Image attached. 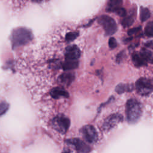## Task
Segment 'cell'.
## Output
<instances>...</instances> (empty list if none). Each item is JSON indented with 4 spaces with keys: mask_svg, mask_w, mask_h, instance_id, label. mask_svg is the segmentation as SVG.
Listing matches in <instances>:
<instances>
[{
    "mask_svg": "<svg viewBox=\"0 0 153 153\" xmlns=\"http://www.w3.org/2000/svg\"><path fill=\"white\" fill-rule=\"evenodd\" d=\"M142 115L141 104L136 99H130L126 103V117L130 124L136 123Z\"/></svg>",
    "mask_w": 153,
    "mask_h": 153,
    "instance_id": "obj_1",
    "label": "cell"
},
{
    "mask_svg": "<svg viewBox=\"0 0 153 153\" xmlns=\"http://www.w3.org/2000/svg\"><path fill=\"white\" fill-rule=\"evenodd\" d=\"M32 34L30 30L20 27L15 29L12 32L11 42L13 47H17L28 43L32 39Z\"/></svg>",
    "mask_w": 153,
    "mask_h": 153,
    "instance_id": "obj_2",
    "label": "cell"
},
{
    "mask_svg": "<svg viewBox=\"0 0 153 153\" xmlns=\"http://www.w3.org/2000/svg\"><path fill=\"white\" fill-rule=\"evenodd\" d=\"M53 128L61 134H65L70 126V120L64 115H57L55 116L51 121Z\"/></svg>",
    "mask_w": 153,
    "mask_h": 153,
    "instance_id": "obj_3",
    "label": "cell"
},
{
    "mask_svg": "<svg viewBox=\"0 0 153 153\" xmlns=\"http://www.w3.org/2000/svg\"><path fill=\"white\" fill-rule=\"evenodd\" d=\"M97 22L103 27L107 35H111L116 32L117 29V23L110 16L102 15L98 18Z\"/></svg>",
    "mask_w": 153,
    "mask_h": 153,
    "instance_id": "obj_4",
    "label": "cell"
},
{
    "mask_svg": "<svg viewBox=\"0 0 153 153\" xmlns=\"http://www.w3.org/2000/svg\"><path fill=\"white\" fill-rule=\"evenodd\" d=\"M136 89L142 96H148L153 91V81L146 78H140L136 82Z\"/></svg>",
    "mask_w": 153,
    "mask_h": 153,
    "instance_id": "obj_5",
    "label": "cell"
},
{
    "mask_svg": "<svg viewBox=\"0 0 153 153\" xmlns=\"http://www.w3.org/2000/svg\"><path fill=\"white\" fill-rule=\"evenodd\" d=\"M81 133L84 139L90 143H95L97 139L98 135L95 128L91 125H86L81 129Z\"/></svg>",
    "mask_w": 153,
    "mask_h": 153,
    "instance_id": "obj_6",
    "label": "cell"
},
{
    "mask_svg": "<svg viewBox=\"0 0 153 153\" xmlns=\"http://www.w3.org/2000/svg\"><path fill=\"white\" fill-rule=\"evenodd\" d=\"M66 142L68 143L74 145L77 152L79 153H88L91 151V148L84 142L79 139H71L67 140Z\"/></svg>",
    "mask_w": 153,
    "mask_h": 153,
    "instance_id": "obj_7",
    "label": "cell"
},
{
    "mask_svg": "<svg viewBox=\"0 0 153 153\" xmlns=\"http://www.w3.org/2000/svg\"><path fill=\"white\" fill-rule=\"evenodd\" d=\"M123 117L118 114H113L109 116L107 119L104 121L103 124V128L105 130H109L118 123L121 121Z\"/></svg>",
    "mask_w": 153,
    "mask_h": 153,
    "instance_id": "obj_8",
    "label": "cell"
},
{
    "mask_svg": "<svg viewBox=\"0 0 153 153\" xmlns=\"http://www.w3.org/2000/svg\"><path fill=\"white\" fill-rule=\"evenodd\" d=\"M49 96L54 100L68 98L69 93L62 87H55L52 88L49 91Z\"/></svg>",
    "mask_w": 153,
    "mask_h": 153,
    "instance_id": "obj_9",
    "label": "cell"
},
{
    "mask_svg": "<svg viewBox=\"0 0 153 153\" xmlns=\"http://www.w3.org/2000/svg\"><path fill=\"white\" fill-rule=\"evenodd\" d=\"M150 17V11L145 7L140 8V20L142 22H145Z\"/></svg>",
    "mask_w": 153,
    "mask_h": 153,
    "instance_id": "obj_10",
    "label": "cell"
},
{
    "mask_svg": "<svg viewBox=\"0 0 153 153\" xmlns=\"http://www.w3.org/2000/svg\"><path fill=\"white\" fill-rule=\"evenodd\" d=\"M134 22V18L131 16H128L124 17V18L122 20V25L124 27H128L133 24Z\"/></svg>",
    "mask_w": 153,
    "mask_h": 153,
    "instance_id": "obj_11",
    "label": "cell"
},
{
    "mask_svg": "<svg viewBox=\"0 0 153 153\" xmlns=\"http://www.w3.org/2000/svg\"><path fill=\"white\" fill-rule=\"evenodd\" d=\"M145 34L148 36H153V21L148 22L145 28Z\"/></svg>",
    "mask_w": 153,
    "mask_h": 153,
    "instance_id": "obj_12",
    "label": "cell"
},
{
    "mask_svg": "<svg viewBox=\"0 0 153 153\" xmlns=\"http://www.w3.org/2000/svg\"><path fill=\"white\" fill-rule=\"evenodd\" d=\"M9 108V105L5 102H0V115H3L6 112Z\"/></svg>",
    "mask_w": 153,
    "mask_h": 153,
    "instance_id": "obj_13",
    "label": "cell"
},
{
    "mask_svg": "<svg viewBox=\"0 0 153 153\" xmlns=\"http://www.w3.org/2000/svg\"><path fill=\"white\" fill-rule=\"evenodd\" d=\"M108 44H109V47L111 48H114L117 47V41L116 39L113 38V37H111L109 38V42H108Z\"/></svg>",
    "mask_w": 153,
    "mask_h": 153,
    "instance_id": "obj_14",
    "label": "cell"
},
{
    "mask_svg": "<svg viewBox=\"0 0 153 153\" xmlns=\"http://www.w3.org/2000/svg\"><path fill=\"white\" fill-rule=\"evenodd\" d=\"M140 28V27H136V28L131 29H130V30H128V34L129 35H133V34H135V33H136L138 31H139Z\"/></svg>",
    "mask_w": 153,
    "mask_h": 153,
    "instance_id": "obj_15",
    "label": "cell"
}]
</instances>
